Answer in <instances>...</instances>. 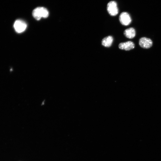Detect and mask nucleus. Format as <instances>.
<instances>
[{
	"label": "nucleus",
	"instance_id": "obj_1",
	"mask_svg": "<svg viewBox=\"0 0 161 161\" xmlns=\"http://www.w3.org/2000/svg\"><path fill=\"white\" fill-rule=\"evenodd\" d=\"M32 15L36 20L39 21L42 17L46 18L48 17L49 12L46 9L43 7H39L33 10Z\"/></svg>",
	"mask_w": 161,
	"mask_h": 161
},
{
	"label": "nucleus",
	"instance_id": "obj_2",
	"mask_svg": "<svg viewBox=\"0 0 161 161\" xmlns=\"http://www.w3.org/2000/svg\"><path fill=\"white\" fill-rule=\"evenodd\" d=\"M107 9L109 14L111 16H116L118 13L117 4L114 1H111L108 3Z\"/></svg>",
	"mask_w": 161,
	"mask_h": 161
},
{
	"label": "nucleus",
	"instance_id": "obj_3",
	"mask_svg": "<svg viewBox=\"0 0 161 161\" xmlns=\"http://www.w3.org/2000/svg\"><path fill=\"white\" fill-rule=\"evenodd\" d=\"M27 25L25 22L20 20H17L14 24V28L18 33H21L26 29Z\"/></svg>",
	"mask_w": 161,
	"mask_h": 161
},
{
	"label": "nucleus",
	"instance_id": "obj_4",
	"mask_svg": "<svg viewBox=\"0 0 161 161\" xmlns=\"http://www.w3.org/2000/svg\"><path fill=\"white\" fill-rule=\"evenodd\" d=\"M119 20L121 23L125 26L129 25L132 21L130 15L126 12L121 13L119 16Z\"/></svg>",
	"mask_w": 161,
	"mask_h": 161
},
{
	"label": "nucleus",
	"instance_id": "obj_5",
	"mask_svg": "<svg viewBox=\"0 0 161 161\" xmlns=\"http://www.w3.org/2000/svg\"><path fill=\"white\" fill-rule=\"evenodd\" d=\"M152 40L149 38L142 37L139 40V44L141 47L143 48H149L152 47Z\"/></svg>",
	"mask_w": 161,
	"mask_h": 161
},
{
	"label": "nucleus",
	"instance_id": "obj_6",
	"mask_svg": "<svg viewBox=\"0 0 161 161\" xmlns=\"http://www.w3.org/2000/svg\"><path fill=\"white\" fill-rule=\"evenodd\" d=\"M119 48L122 50H130L134 48V44L131 41H128L120 43L119 46Z\"/></svg>",
	"mask_w": 161,
	"mask_h": 161
},
{
	"label": "nucleus",
	"instance_id": "obj_7",
	"mask_svg": "<svg viewBox=\"0 0 161 161\" xmlns=\"http://www.w3.org/2000/svg\"><path fill=\"white\" fill-rule=\"evenodd\" d=\"M113 41V38L111 36H108L104 38L102 41V44L103 46L109 47L111 46Z\"/></svg>",
	"mask_w": 161,
	"mask_h": 161
},
{
	"label": "nucleus",
	"instance_id": "obj_8",
	"mask_svg": "<svg viewBox=\"0 0 161 161\" xmlns=\"http://www.w3.org/2000/svg\"><path fill=\"white\" fill-rule=\"evenodd\" d=\"M124 34L127 38L132 39L136 36V31L133 28H129L125 30Z\"/></svg>",
	"mask_w": 161,
	"mask_h": 161
}]
</instances>
